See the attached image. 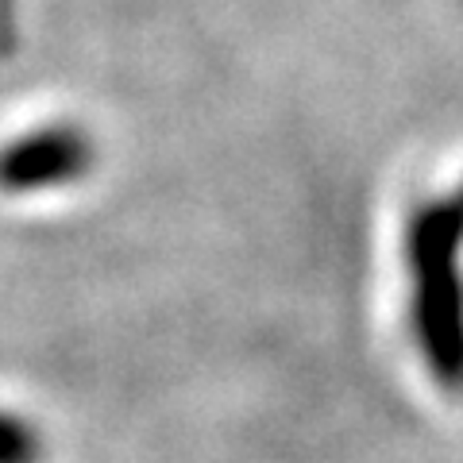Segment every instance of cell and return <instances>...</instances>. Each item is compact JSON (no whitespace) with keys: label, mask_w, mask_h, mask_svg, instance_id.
<instances>
[{"label":"cell","mask_w":463,"mask_h":463,"mask_svg":"<svg viewBox=\"0 0 463 463\" xmlns=\"http://www.w3.org/2000/svg\"><path fill=\"white\" fill-rule=\"evenodd\" d=\"M402 251L413 347L444 394H463V182L413 209Z\"/></svg>","instance_id":"obj_1"},{"label":"cell","mask_w":463,"mask_h":463,"mask_svg":"<svg viewBox=\"0 0 463 463\" xmlns=\"http://www.w3.org/2000/svg\"><path fill=\"white\" fill-rule=\"evenodd\" d=\"M97 163V147L78 124H47L0 147V190L47 194L81 182Z\"/></svg>","instance_id":"obj_2"},{"label":"cell","mask_w":463,"mask_h":463,"mask_svg":"<svg viewBox=\"0 0 463 463\" xmlns=\"http://www.w3.org/2000/svg\"><path fill=\"white\" fill-rule=\"evenodd\" d=\"M47 459V444L43 432L24 421L20 413L0 410V463H43Z\"/></svg>","instance_id":"obj_3"}]
</instances>
